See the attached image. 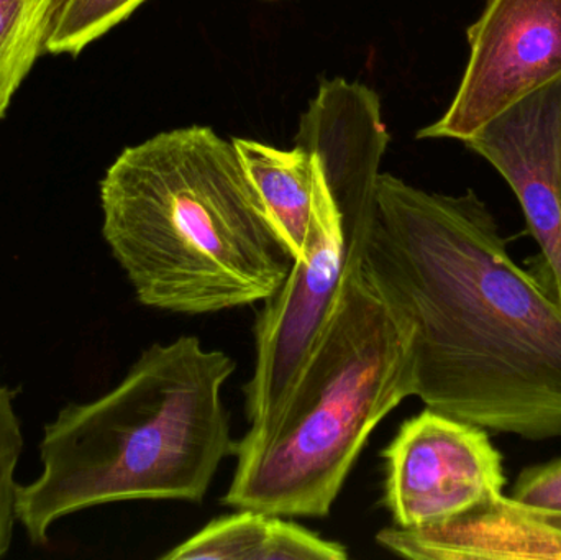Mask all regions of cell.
Returning a JSON list of instances; mask_svg holds the SVG:
<instances>
[{"label": "cell", "mask_w": 561, "mask_h": 560, "mask_svg": "<svg viewBox=\"0 0 561 560\" xmlns=\"http://www.w3.org/2000/svg\"><path fill=\"white\" fill-rule=\"evenodd\" d=\"M145 0H53L45 52L76 56L124 22Z\"/></svg>", "instance_id": "obj_14"}, {"label": "cell", "mask_w": 561, "mask_h": 560, "mask_svg": "<svg viewBox=\"0 0 561 560\" xmlns=\"http://www.w3.org/2000/svg\"><path fill=\"white\" fill-rule=\"evenodd\" d=\"M486 203L379 174L366 275L411 334L412 397L490 433L561 437V302Z\"/></svg>", "instance_id": "obj_1"}, {"label": "cell", "mask_w": 561, "mask_h": 560, "mask_svg": "<svg viewBox=\"0 0 561 560\" xmlns=\"http://www.w3.org/2000/svg\"><path fill=\"white\" fill-rule=\"evenodd\" d=\"M543 518L549 519L553 525L561 526V513H539Z\"/></svg>", "instance_id": "obj_17"}, {"label": "cell", "mask_w": 561, "mask_h": 560, "mask_svg": "<svg viewBox=\"0 0 561 560\" xmlns=\"http://www.w3.org/2000/svg\"><path fill=\"white\" fill-rule=\"evenodd\" d=\"M102 236L141 305L199 316L268 299L293 266L233 140L210 127L125 148L101 181Z\"/></svg>", "instance_id": "obj_2"}, {"label": "cell", "mask_w": 561, "mask_h": 560, "mask_svg": "<svg viewBox=\"0 0 561 560\" xmlns=\"http://www.w3.org/2000/svg\"><path fill=\"white\" fill-rule=\"evenodd\" d=\"M385 502L401 528L437 525L504 495L507 479L490 431L425 408L386 447Z\"/></svg>", "instance_id": "obj_7"}, {"label": "cell", "mask_w": 561, "mask_h": 560, "mask_svg": "<svg viewBox=\"0 0 561 560\" xmlns=\"http://www.w3.org/2000/svg\"><path fill=\"white\" fill-rule=\"evenodd\" d=\"M163 560H345L342 542L320 538L284 516L237 510L171 548Z\"/></svg>", "instance_id": "obj_11"}, {"label": "cell", "mask_w": 561, "mask_h": 560, "mask_svg": "<svg viewBox=\"0 0 561 560\" xmlns=\"http://www.w3.org/2000/svg\"><path fill=\"white\" fill-rule=\"evenodd\" d=\"M342 282L296 384L265 426L236 446L224 505L325 518L373 431L412 397L411 334L345 242Z\"/></svg>", "instance_id": "obj_4"}, {"label": "cell", "mask_w": 561, "mask_h": 560, "mask_svg": "<svg viewBox=\"0 0 561 560\" xmlns=\"http://www.w3.org/2000/svg\"><path fill=\"white\" fill-rule=\"evenodd\" d=\"M237 362L196 335L150 345L124 380L46 424L43 472L16 492L33 545L58 519L134 500L201 503L224 459L236 456L222 388Z\"/></svg>", "instance_id": "obj_3"}, {"label": "cell", "mask_w": 561, "mask_h": 560, "mask_svg": "<svg viewBox=\"0 0 561 560\" xmlns=\"http://www.w3.org/2000/svg\"><path fill=\"white\" fill-rule=\"evenodd\" d=\"M23 450L20 421L13 410V395L0 385V558L12 545L16 519L15 469Z\"/></svg>", "instance_id": "obj_15"}, {"label": "cell", "mask_w": 561, "mask_h": 560, "mask_svg": "<svg viewBox=\"0 0 561 560\" xmlns=\"http://www.w3.org/2000/svg\"><path fill=\"white\" fill-rule=\"evenodd\" d=\"M250 180L262 196L290 259H300L312 217L316 161L304 148L280 150L262 141L233 138Z\"/></svg>", "instance_id": "obj_12"}, {"label": "cell", "mask_w": 561, "mask_h": 560, "mask_svg": "<svg viewBox=\"0 0 561 560\" xmlns=\"http://www.w3.org/2000/svg\"><path fill=\"white\" fill-rule=\"evenodd\" d=\"M457 94L419 138L465 141L561 76V0H488Z\"/></svg>", "instance_id": "obj_6"}, {"label": "cell", "mask_w": 561, "mask_h": 560, "mask_svg": "<svg viewBox=\"0 0 561 560\" xmlns=\"http://www.w3.org/2000/svg\"><path fill=\"white\" fill-rule=\"evenodd\" d=\"M294 145L316 158L342 217L345 240L363 239L389 145L378 94L363 82L322 79L300 115Z\"/></svg>", "instance_id": "obj_9"}, {"label": "cell", "mask_w": 561, "mask_h": 560, "mask_svg": "<svg viewBox=\"0 0 561 560\" xmlns=\"http://www.w3.org/2000/svg\"><path fill=\"white\" fill-rule=\"evenodd\" d=\"M511 499L537 513H561V457L520 470Z\"/></svg>", "instance_id": "obj_16"}, {"label": "cell", "mask_w": 561, "mask_h": 560, "mask_svg": "<svg viewBox=\"0 0 561 560\" xmlns=\"http://www.w3.org/2000/svg\"><path fill=\"white\" fill-rule=\"evenodd\" d=\"M53 0H0V121L45 52Z\"/></svg>", "instance_id": "obj_13"}, {"label": "cell", "mask_w": 561, "mask_h": 560, "mask_svg": "<svg viewBox=\"0 0 561 560\" xmlns=\"http://www.w3.org/2000/svg\"><path fill=\"white\" fill-rule=\"evenodd\" d=\"M345 255L342 217L316 161L312 217L302 255L263 301L256 318L255 372L245 387L250 430L265 426L296 384L332 311Z\"/></svg>", "instance_id": "obj_5"}, {"label": "cell", "mask_w": 561, "mask_h": 560, "mask_svg": "<svg viewBox=\"0 0 561 560\" xmlns=\"http://www.w3.org/2000/svg\"><path fill=\"white\" fill-rule=\"evenodd\" d=\"M376 542L414 560H561V526L506 495L437 525L389 526Z\"/></svg>", "instance_id": "obj_10"}, {"label": "cell", "mask_w": 561, "mask_h": 560, "mask_svg": "<svg viewBox=\"0 0 561 560\" xmlns=\"http://www.w3.org/2000/svg\"><path fill=\"white\" fill-rule=\"evenodd\" d=\"M510 184L540 247L543 283L561 302V76L463 141Z\"/></svg>", "instance_id": "obj_8"}]
</instances>
